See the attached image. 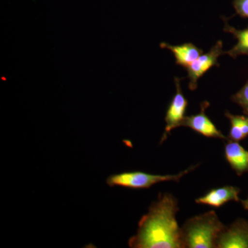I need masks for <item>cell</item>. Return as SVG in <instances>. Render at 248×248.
<instances>
[{"mask_svg":"<svg viewBox=\"0 0 248 248\" xmlns=\"http://www.w3.org/2000/svg\"><path fill=\"white\" fill-rule=\"evenodd\" d=\"M178 202L169 193L159 194L139 222L136 234L129 239L132 248H183L181 228L176 219Z\"/></svg>","mask_w":248,"mask_h":248,"instance_id":"obj_1","label":"cell"},{"mask_svg":"<svg viewBox=\"0 0 248 248\" xmlns=\"http://www.w3.org/2000/svg\"><path fill=\"white\" fill-rule=\"evenodd\" d=\"M214 210L190 218L181 228L184 248H215L226 228Z\"/></svg>","mask_w":248,"mask_h":248,"instance_id":"obj_2","label":"cell"},{"mask_svg":"<svg viewBox=\"0 0 248 248\" xmlns=\"http://www.w3.org/2000/svg\"><path fill=\"white\" fill-rule=\"evenodd\" d=\"M198 165H195L179 174H166V175L150 174V173L140 172V171L119 173V174L109 176L107 179V184L110 187L120 186V187L137 189V190L148 189L158 183L170 182V181L179 182L181 178L193 170Z\"/></svg>","mask_w":248,"mask_h":248,"instance_id":"obj_3","label":"cell"},{"mask_svg":"<svg viewBox=\"0 0 248 248\" xmlns=\"http://www.w3.org/2000/svg\"><path fill=\"white\" fill-rule=\"evenodd\" d=\"M224 54L223 42L219 40L214 45L208 53L200 55L192 63L186 67L187 78L189 79L188 87L190 91H195L197 88V82L213 66L219 67L218 59Z\"/></svg>","mask_w":248,"mask_h":248,"instance_id":"obj_4","label":"cell"},{"mask_svg":"<svg viewBox=\"0 0 248 248\" xmlns=\"http://www.w3.org/2000/svg\"><path fill=\"white\" fill-rule=\"evenodd\" d=\"M180 81L181 79L179 78H174L176 94L172 97L166 112V117H165V122L166 123V129L161 140V143L166 140L168 135H169L172 130L182 126L183 122L185 118L188 102L183 94Z\"/></svg>","mask_w":248,"mask_h":248,"instance_id":"obj_5","label":"cell"},{"mask_svg":"<svg viewBox=\"0 0 248 248\" xmlns=\"http://www.w3.org/2000/svg\"><path fill=\"white\" fill-rule=\"evenodd\" d=\"M210 106L208 102H202L201 104V110L200 113L197 115L187 116L184 118L182 126L187 127L193 130L194 131L201 134L204 137L209 138L221 139L223 140H228L223 133L217 128L215 124L210 120L205 114V110Z\"/></svg>","mask_w":248,"mask_h":248,"instance_id":"obj_6","label":"cell"},{"mask_svg":"<svg viewBox=\"0 0 248 248\" xmlns=\"http://www.w3.org/2000/svg\"><path fill=\"white\" fill-rule=\"evenodd\" d=\"M217 248H248V221L239 218L226 227L218 236Z\"/></svg>","mask_w":248,"mask_h":248,"instance_id":"obj_7","label":"cell"},{"mask_svg":"<svg viewBox=\"0 0 248 248\" xmlns=\"http://www.w3.org/2000/svg\"><path fill=\"white\" fill-rule=\"evenodd\" d=\"M241 190L236 186H226L212 189L205 195L195 200L197 203L220 208L230 202H240L239 195Z\"/></svg>","mask_w":248,"mask_h":248,"instance_id":"obj_8","label":"cell"},{"mask_svg":"<svg viewBox=\"0 0 248 248\" xmlns=\"http://www.w3.org/2000/svg\"><path fill=\"white\" fill-rule=\"evenodd\" d=\"M225 146V156L232 169L238 176L248 172V151L239 142L227 140Z\"/></svg>","mask_w":248,"mask_h":248,"instance_id":"obj_9","label":"cell"},{"mask_svg":"<svg viewBox=\"0 0 248 248\" xmlns=\"http://www.w3.org/2000/svg\"><path fill=\"white\" fill-rule=\"evenodd\" d=\"M162 48L169 49L176 59V63L184 68L190 65L203 53V50L192 43H185L182 45L173 46L163 42L160 45Z\"/></svg>","mask_w":248,"mask_h":248,"instance_id":"obj_10","label":"cell"},{"mask_svg":"<svg viewBox=\"0 0 248 248\" xmlns=\"http://www.w3.org/2000/svg\"><path fill=\"white\" fill-rule=\"evenodd\" d=\"M223 19L224 22L223 31L231 33L237 40V44L231 50L224 52V54L234 59L240 55H248V27L243 30H239L228 24V19L224 17Z\"/></svg>","mask_w":248,"mask_h":248,"instance_id":"obj_11","label":"cell"},{"mask_svg":"<svg viewBox=\"0 0 248 248\" xmlns=\"http://www.w3.org/2000/svg\"><path fill=\"white\" fill-rule=\"evenodd\" d=\"M225 116L230 120L231 128L228 135V140L239 142L248 137V116L232 115L226 112Z\"/></svg>","mask_w":248,"mask_h":248,"instance_id":"obj_12","label":"cell"},{"mask_svg":"<svg viewBox=\"0 0 248 248\" xmlns=\"http://www.w3.org/2000/svg\"><path fill=\"white\" fill-rule=\"evenodd\" d=\"M231 100L242 108L245 115L248 116V80L239 92L232 96Z\"/></svg>","mask_w":248,"mask_h":248,"instance_id":"obj_13","label":"cell"},{"mask_svg":"<svg viewBox=\"0 0 248 248\" xmlns=\"http://www.w3.org/2000/svg\"><path fill=\"white\" fill-rule=\"evenodd\" d=\"M232 5L236 15L242 18H248V0H233Z\"/></svg>","mask_w":248,"mask_h":248,"instance_id":"obj_14","label":"cell"},{"mask_svg":"<svg viewBox=\"0 0 248 248\" xmlns=\"http://www.w3.org/2000/svg\"><path fill=\"white\" fill-rule=\"evenodd\" d=\"M241 204H242L243 206H244V209L248 210V198L246 200H242L241 201Z\"/></svg>","mask_w":248,"mask_h":248,"instance_id":"obj_15","label":"cell"}]
</instances>
